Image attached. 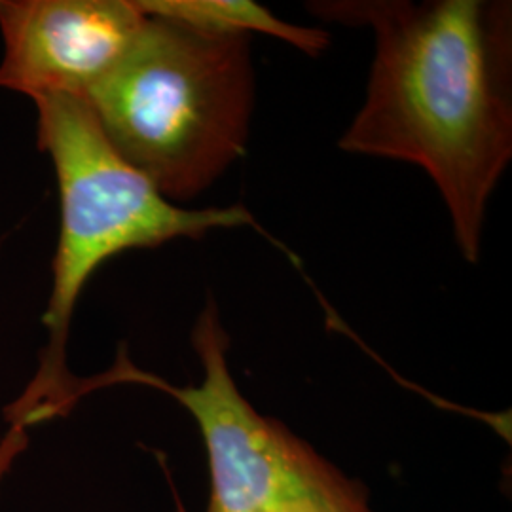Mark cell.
<instances>
[{
  "mask_svg": "<svg viewBox=\"0 0 512 512\" xmlns=\"http://www.w3.org/2000/svg\"><path fill=\"white\" fill-rule=\"evenodd\" d=\"M308 12L376 37L365 105L338 147L423 167L461 255L476 264L486 207L512 158L511 4L325 0Z\"/></svg>",
  "mask_w": 512,
  "mask_h": 512,
  "instance_id": "cell-1",
  "label": "cell"
},
{
  "mask_svg": "<svg viewBox=\"0 0 512 512\" xmlns=\"http://www.w3.org/2000/svg\"><path fill=\"white\" fill-rule=\"evenodd\" d=\"M35 105L38 147L55 167L61 226L44 313L48 346L33 382L6 408L12 429L4 442L16 448L25 446L27 427L67 414L82 397L80 380L65 363L67 336L80 294L107 260L173 239H200L220 228L253 226L262 232L241 205L186 209L167 200L110 147L86 99L52 95L35 99Z\"/></svg>",
  "mask_w": 512,
  "mask_h": 512,
  "instance_id": "cell-2",
  "label": "cell"
},
{
  "mask_svg": "<svg viewBox=\"0 0 512 512\" xmlns=\"http://www.w3.org/2000/svg\"><path fill=\"white\" fill-rule=\"evenodd\" d=\"M253 101L249 35L154 16L86 95L110 147L179 202L245 154Z\"/></svg>",
  "mask_w": 512,
  "mask_h": 512,
  "instance_id": "cell-3",
  "label": "cell"
},
{
  "mask_svg": "<svg viewBox=\"0 0 512 512\" xmlns=\"http://www.w3.org/2000/svg\"><path fill=\"white\" fill-rule=\"evenodd\" d=\"M192 344L203 366L200 385L165 384L137 370L126 357L114 365V372L118 384L150 385L175 397L200 425L211 471L207 512H270L298 497L329 494L348 482L239 393L226 359L230 340L215 300H207L200 313Z\"/></svg>",
  "mask_w": 512,
  "mask_h": 512,
  "instance_id": "cell-4",
  "label": "cell"
},
{
  "mask_svg": "<svg viewBox=\"0 0 512 512\" xmlns=\"http://www.w3.org/2000/svg\"><path fill=\"white\" fill-rule=\"evenodd\" d=\"M145 23L135 0H0V88L86 99Z\"/></svg>",
  "mask_w": 512,
  "mask_h": 512,
  "instance_id": "cell-5",
  "label": "cell"
},
{
  "mask_svg": "<svg viewBox=\"0 0 512 512\" xmlns=\"http://www.w3.org/2000/svg\"><path fill=\"white\" fill-rule=\"evenodd\" d=\"M143 14L171 19L203 31L230 35H268L279 38L308 55L329 48V33L315 27H300L275 18L251 0H135Z\"/></svg>",
  "mask_w": 512,
  "mask_h": 512,
  "instance_id": "cell-6",
  "label": "cell"
},
{
  "mask_svg": "<svg viewBox=\"0 0 512 512\" xmlns=\"http://www.w3.org/2000/svg\"><path fill=\"white\" fill-rule=\"evenodd\" d=\"M270 512H370V509L366 503V495L348 480L342 488L334 492L298 497Z\"/></svg>",
  "mask_w": 512,
  "mask_h": 512,
  "instance_id": "cell-7",
  "label": "cell"
}]
</instances>
